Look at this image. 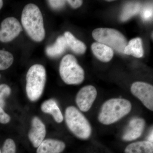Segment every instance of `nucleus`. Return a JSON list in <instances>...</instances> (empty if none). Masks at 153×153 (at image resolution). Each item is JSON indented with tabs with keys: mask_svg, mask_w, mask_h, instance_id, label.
<instances>
[{
	"mask_svg": "<svg viewBox=\"0 0 153 153\" xmlns=\"http://www.w3.org/2000/svg\"><path fill=\"white\" fill-rule=\"evenodd\" d=\"M22 23L28 36L34 41L41 42L45 36L44 20L38 6L33 4L27 5L22 11Z\"/></svg>",
	"mask_w": 153,
	"mask_h": 153,
	"instance_id": "obj_1",
	"label": "nucleus"
},
{
	"mask_svg": "<svg viewBox=\"0 0 153 153\" xmlns=\"http://www.w3.org/2000/svg\"><path fill=\"white\" fill-rule=\"evenodd\" d=\"M131 108L130 102L125 99H110L102 104L99 114L98 120L105 125L112 124L128 114Z\"/></svg>",
	"mask_w": 153,
	"mask_h": 153,
	"instance_id": "obj_2",
	"label": "nucleus"
},
{
	"mask_svg": "<svg viewBox=\"0 0 153 153\" xmlns=\"http://www.w3.org/2000/svg\"><path fill=\"white\" fill-rule=\"evenodd\" d=\"M66 125L75 136L82 140H87L91 135V126L82 113L73 106L66 108L65 114Z\"/></svg>",
	"mask_w": 153,
	"mask_h": 153,
	"instance_id": "obj_3",
	"label": "nucleus"
},
{
	"mask_svg": "<svg viewBox=\"0 0 153 153\" xmlns=\"http://www.w3.org/2000/svg\"><path fill=\"white\" fill-rule=\"evenodd\" d=\"M26 92L30 101L35 102L41 97L46 81V70L40 64H35L28 70L26 76Z\"/></svg>",
	"mask_w": 153,
	"mask_h": 153,
	"instance_id": "obj_4",
	"label": "nucleus"
},
{
	"mask_svg": "<svg viewBox=\"0 0 153 153\" xmlns=\"http://www.w3.org/2000/svg\"><path fill=\"white\" fill-rule=\"evenodd\" d=\"M59 72L63 81L68 85H78L84 80V70L77 63L75 57L70 54L61 60Z\"/></svg>",
	"mask_w": 153,
	"mask_h": 153,
	"instance_id": "obj_5",
	"label": "nucleus"
},
{
	"mask_svg": "<svg viewBox=\"0 0 153 153\" xmlns=\"http://www.w3.org/2000/svg\"><path fill=\"white\" fill-rule=\"evenodd\" d=\"M92 37L98 43L108 46L119 53L124 54L127 45L125 36L119 31L111 28H97L92 33Z\"/></svg>",
	"mask_w": 153,
	"mask_h": 153,
	"instance_id": "obj_6",
	"label": "nucleus"
},
{
	"mask_svg": "<svg viewBox=\"0 0 153 153\" xmlns=\"http://www.w3.org/2000/svg\"><path fill=\"white\" fill-rule=\"evenodd\" d=\"M131 91L150 110L153 111V86L146 82H136L132 84Z\"/></svg>",
	"mask_w": 153,
	"mask_h": 153,
	"instance_id": "obj_7",
	"label": "nucleus"
},
{
	"mask_svg": "<svg viewBox=\"0 0 153 153\" xmlns=\"http://www.w3.org/2000/svg\"><path fill=\"white\" fill-rule=\"evenodd\" d=\"M22 31V26L16 18H7L1 24L0 41L6 43L13 41Z\"/></svg>",
	"mask_w": 153,
	"mask_h": 153,
	"instance_id": "obj_8",
	"label": "nucleus"
},
{
	"mask_svg": "<svg viewBox=\"0 0 153 153\" xmlns=\"http://www.w3.org/2000/svg\"><path fill=\"white\" fill-rule=\"evenodd\" d=\"M97 96V91L94 86L86 85L78 91L76 97V105L83 112L90 110Z\"/></svg>",
	"mask_w": 153,
	"mask_h": 153,
	"instance_id": "obj_9",
	"label": "nucleus"
},
{
	"mask_svg": "<svg viewBox=\"0 0 153 153\" xmlns=\"http://www.w3.org/2000/svg\"><path fill=\"white\" fill-rule=\"evenodd\" d=\"M46 134V127L43 122L39 117H33L28 137L34 147L38 148L40 146L44 140Z\"/></svg>",
	"mask_w": 153,
	"mask_h": 153,
	"instance_id": "obj_10",
	"label": "nucleus"
},
{
	"mask_svg": "<svg viewBox=\"0 0 153 153\" xmlns=\"http://www.w3.org/2000/svg\"><path fill=\"white\" fill-rule=\"evenodd\" d=\"M145 126L144 120L140 118H134L129 123L123 136L126 141L134 140L139 138L142 134Z\"/></svg>",
	"mask_w": 153,
	"mask_h": 153,
	"instance_id": "obj_11",
	"label": "nucleus"
},
{
	"mask_svg": "<svg viewBox=\"0 0 153 153\" xmlns=\"http://www.w3.org/2000/svg\"><path fill=\"white\" fill-rule=\"evenodd\" d=\"M66 148L64 142L59 140L48 139L44 140L38 147L37 153H61Z\"/></svg>",
	"mask_w": 153,
	"mask_h": 153,
	"instance_id": "obj_12",
	"label": "nucleus"
},
{
	"mask_svg": "<svg viewBox=\"0 0 153 153\" xmlns=\"http://www.w3.org/2000/svg\"><path fill=\"white\" fill-rule=\"evenodd\" d=\"M91 49L94 55L102 62H109L113 57V50L105 44L95 42L91 45Z\"/></svg>",
	"mask_w": 153,
	"mask_h": 153,
	"instance_id": "obj_13",
	"label": "nucleus"
},
{
	"mask_svg": "<svg viewBox=\"0 0 153 153\" xmlns=\"http://www.w3.org/2000/svg\"><path fill=\"white\" fill-rule=\"evenodd\" d=\"M41 109L43 112L52 115L57 123H60L63 121V114L55 100L51 99L44 101L41 105Z\"/></svg>",
	"mask_w": 153,
	"mask_h": 153,
	"instance_id": "obj_14",
	"label": "nucleus"
},
{
	"mask_svg": "<svg viewBox=\"0 0 153 153\" xmlns=\"http://www.w3.org/2000/svg\"><path fill=\"white\" fill-rule=\"evenodd\" d=\"M124 54L140 58L144 55L142 41L140 38H134L128 42L124 50Z\"/></svg>",
	"mask_w": 153,
	"mask_h": 153,
	"instance_id": "obj_15",
	"label": "nucleus"
},
{
	"mask_svg": "<svg viewBox=\"0 0 153 153\" xmlns=\"http://www.w3.org/2000/svg\"><path fill=\"white\" fill-rule=\"evenodd\" d=\"M125 153H153V143L149 141L132 143L126 147Z\"/></svg>",
	"mask_w": 153,
	"mask_h": 153,
	"instance_id": "obj_16",
	"label": "nucleus"
},
{
	"mask_svg": "<svg viewBox=\"0 0 153 153\" xmlns=\"http://www.w3.org/2000/svg\"><path fill=\"white\" fill-rule=\"evenodd\" d=\"M67 47L74 53L78 55H82L85 53L86 47L85 44L76 39L70 32H66L64 34Z\"/></svg>",
	"mask_w": 153,
	"mask_h": 153,
	"instance_id": "obj_17",
	"label": "nucleus"
},
{
	"mask_svg": "<svg viewBox=\"0 0 153 153\" xmlns=\"http://www.w3.org/2000/svg\"><path fill=\"white\" fill-rule=\"evenodd\" d=\"M67 47V44L64 36H60L57 38L55 44L47 47L46 53L50 57H58L65 52Z\"/></svg>",
	"mask_w": 153,
	"mask_h": 153,
	"instance_id": "obj_18",
	"label": "nucleus"
},
{
	"mask_svg": "<svg viewBox=\"0 0 153 153\" xmlns=\"http://www.w3.org/2000/svg\"><path fill=\"white\" fill-rule=\"evenodd\" d=\"M141 5L137 2H131L127 3L124 7L120 16L123 22L127 21L132 17L138 13L141 10Z\"/></svg>",
	"mask_w": 153,
	"mask_h": 153,
	"instance_id": "obj_19",
	"label": "nucleus"
},
{
	"mask_svg": "<svg viewBox=\"0 0 153 153\" xmlns=\"http://www.w3.org/2000/svg\"><path fill=\"white\" fill-rule=\"evenodd\" d=\"M13 56L11 53L0 50V70L7 69L13 64Z\"/></svg>",
	"mask_w": 153,
	"mask_h": 153,
	"instance_id": "obj_20",
	"label": "nucleus"
},
{
	"mask_svg": "<svg viewBox=\"0 0 153 153\" xmlns=\"http://www.w3.org/2000/svg\"><path fill=\"white\" fill-rule=\"evenodd\" d=\"M10 88L7 84L0 85V106L4 108L5 105V99L10 94Z\"/></svg>",
	"mask_w": 153,
	"mask_h": 153,
	"instance_id": "obj_21",
	"label": "nucleus"
},
{
	"mask_svg": "<svg viewBox=\"0 0 153 153\" xmlns=\"http://www.w3.org/2000/svg\"><path fill=\"white\" fill-rule=\"evenodd\" d=\"M16 145L13 140L7 139L3 145L1 153H16Z\"/></svg>",
	"mask_w": 153,
	"mask_h": 153,
	"instance_id": "obj_22",
	"label": "nucleus"
},
{
	"mask_svg": "<svg viewBox=\"0 0 153 153\" xmlns=\"http://www.w3.org/2000/svg\"><path fill=\"white\" fill-rule=\"evenodd\" d=\"M152 4H148L143 8L141 11V16L144 21H149L153 18Z\"/></svg>",
	"mask_w": 153,
	"mask_h": 153,
	"instance_id": "obj_23",
	"label": "nucleus"
},
{
	"mask_svg": "<svg viewBox=\"0 0 153 153\" xmlns=\"http://www.w3.org/2000/svg\"><path fill=\"white\" fill-rule=\"evenodd\" d=\"M47 1L52 8L59 9L64 6L66 1L62 0H50Z\"/></svg>",
	"mask_w": 153,
	"mask_h": 153,
	"instance_id": "obj_24",
	"label": "nucleus"
},
{
	"mask_svg": "<svg viewBox=\"0 0 153 153\" xmlns=\"http://www.w3.org/2000/svg\"><path fill=\"white\" fill-rule=\"evenodd\" d=\"M10 117L6 113L2 108L0 106V123L7 124L10 121Z\"/></svg>",
	"mask_w": 153,
	"mask_h": 153,
	"instance_id": "obj_25",
	"label": "nucleus"
},
{
	"mask_svg": "<svg viewBox=\"0 0 153 153\" xmlns=\"http://www.w3.org/2000/svg\"><path fill=\"white\" fill-rule=\"evenodd\" d=\"M73 8L76 9L82 5V1L80 0H69L66 1Z\"/></svg>",
	"mask_w": 153,
	"mask_h": 153,
	"instance_id": "obj_26",
	"label": "nucleus"
},
{
	"mask_svg": "<svg viewBox=\"0 0 153 153\" xmlns=\"http://www.w3.org/2000/svg\"><path fill=\"white\" fill-rule=\"evenodd\" d=\"M3 5V1L2 0H0V10L2 7Z\"/></svg>",
	"mask_w": 153,
	"mask_h": 153,
	"instance_id": "obj_27",
	"label": "nucleus"
},
{
	"mask_svg": "<svg viewBox=\"0 0 153 153\" xmlns=\"http://www.w3.org/2000/svg\"><path fill=\"white\" fill-rule=\"evenodd\" d=\"M0 153H1V149H0Z\"/></svg>",
	"mask_w": 153,
	"mask_h": 153,
	"instance_id": "obj_28",
	"label": "nucleus"
},
{
	"mask_svg": "<svg viewBox=\"0 0 153 153\" xmlns=\"http://www.w3.org/2000/svg\"><path fill=\"white\" fill-rule=\"evenodd\" d=\"M0 77H1V75H0Z\"/></svg>",
	"mask_w": 153,
	"mask_h": 153,
	"instance_id": "obj_29",
	"label": "nucleus"
}]
</instances>
